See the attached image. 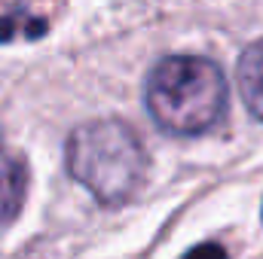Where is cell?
<instances>
[{
	"label": "cell",
	"mask_w": 263,
	"mask_h": 259,
	"mask_svg": "<svg viewBox=\"0 0 263 259\" xmlns=\"http://www.w3.org/2000/svg\"><path fill=\"white\" fill-rule=\"evenodd\" d=\"M184 259H230V256H227V250H223L220 244H211V241H208V244H199V247H193V250H190Z\"/></svg>",
	"instance_id": "8992f818"
},
{
	"label": "cell",
	"mask_w": 263,
	"mask_h": 259,
	"mask_svg": "<svg viewBox=\"0 0 263 259\" xmlns=\"http://www.w3.org/2000/svg\"><path fill=\"white\" fill-rule=\"evenodd\" d=\"M46 31V21L43 18H34L28 15V9H9L6 15H0V43H9L15 37H40Z\"/></svg>",
	"instance_id": "5b68a950"
},
{
	"label": "cell",
	"mask_w": 263,
	"mask_h": 259,
	"mask_svg": "<svg viewBox=\"0 0 263 259\" xmlns=\"http://www.w3.org/2000/svg\"><path fill=\"white\" fill-rule=\"evenodd\" d=\"M25 189H28V174L22 162L0 149V226L15 220L25 201Z\"/></svg>",
	"instance_id": "277c9868"
},
{
	"label": "cell",
	"mask_w": 263,
	"mask_h": 259,
	"mask_svg": "<svg viewBox=\"0 0 263 259\" xmlns=\"http://www.w3.org/2000/svg\"><path fill=\"white\" fill-rule=\"evenodd\" d=\"M236 79H239V92H242L245 107L263 122V37L242 52Z\"/></svg>",
	"instance_id": "3957f363"
},
{
	"label": "cell",
	"mask_w": 263,
	"mask_h": 259,
	"mask_svg": "<svg viewBox=\"0 0 263 259\" xmlns=\"http://www.w3.org/2000/svg\"><path fill=\"white\" fill-rule=\"evenodd\" d=\"M67 171L101 204H123L138 192L147 153L141 137L120 119H98L70 131L65 153Z\"/></svg>",
	"instance_id": "7a4b0ae2"
},
{
	"label": "cell",
	"mask_w": 263,
	"mask_h": 259,
	"mask_svg": "<svg viewBox=\"0 0 263 259\" xmlns=\"http://www.w3.org/2000/svg\"><path fill=\"white\" fill-rule=\"evenodd\" d=\"M227 76L211 58L168 55L150 70L144 101L153 122L168 134L193 137L214 128L227 113Z\"/></svg>",
	"instance_id": "6da1fadb"
}]
</instances>
